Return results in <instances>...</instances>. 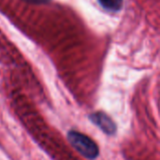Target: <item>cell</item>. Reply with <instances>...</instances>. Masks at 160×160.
Instances as JSON below:
<instances>
[{"instance_id": "cell-1", "label": "cell", "mask_w": 160, "mask_h": 160, "mask_svg": "<svg viewBox=\"0 0 160 160\" xmlns=\"http://www.w3.org/2000/svg\"><path fill=\"white\" fill-rule=\"evenodd\" d=\"M68 140L72 147L85 158L93 160L98 157V146L88 136L78 131H69L68 133Z\"/></svg>"}, {"instance_id": "cell-2", "label": "cell", "mask_w": 160, "mask_h": 160, "mask_svg": "<svg viewBox=\"0 0 160 160\" xmlns=\"http://www.w3.org/2000/svg\"><path fill=\"white\" fill-rule=\"evenodd\" d=\"M90 120L93 124L98 127L107 135H113L116 132V126L114 122L106 113L98 112L90 115Z\"/></svg>"}, {"instance_id": "cell-3", "label": "cell", "mask_w": 160, "mask_h": 160, "mask_svg": "<svg viewBox=\"0 0 160 160\" xmlns=\"http://www.w3.org/2000/svg\"><path fill=\"white\" fill-rule=\"evenodd\" d=\"M99 5L109 11H118L122 8L123 0H98Z\"/></svg>"}, {"instance_id": "cell-4", "label": "cell", "mask_w": 160, "mask_h": 160, "mask_svg": "<svg viewBox=\"0 0 160 160\" xmlns=\"http://www.w3.org/2000/svg\"><path fill=\"white\" fill-rule=\"evenodd\" d=\"M29 3H34V4H40V3H47L50 0H24Z\"/></svg>"}]
</instances>
